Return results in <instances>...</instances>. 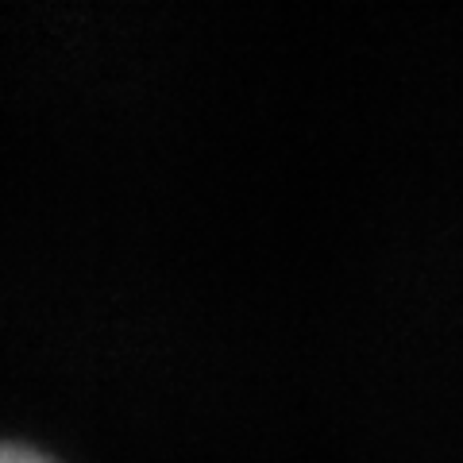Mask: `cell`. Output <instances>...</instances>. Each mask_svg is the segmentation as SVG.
I'll return each instance as SVG.
<instances>
[{
	"label": "cell",
	"mask_w": 463,
	"mask_h": 463,
	"mask_svg": "<svg viewBox=\"0 0 463 463\" xmlns=\"http://www.w3.org/2000/svg\"><path fill=\"white\" fill-rule=\"evenodd\" d=\"M0 463H51V459H43L39 452H32V448H16V444H0Z\"/></svg>",
	"instance_id": "cell-1"
}]
</instances>
